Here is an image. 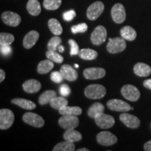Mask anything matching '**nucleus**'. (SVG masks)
Listing matches in <instances>:
<instances>
[{"instance_id":"obj_1","label":"nucleus","mask_w":151,"mask_h":151,"mask_svg":"<svg viewBox=\"0 0 151 151\" xmlns=\"http://www.w3.org/2000/svg\"><path fill=\"white\" fill-rule=\"evenodd\" d=\"M106 90L105 87L99 84H92L87 86L85 89V95L92 99H99L106 95Z\"/></svg>"},{"instance_id":"obj_2","label":"nucleus","mask_w":151,"mask_h":151,"mask_svg":"<svg viewBox=\"0 0 151 151\" xmlns=\"http://www.w3.org/2000/svg\"><path fill=\"white\" fill-rule=\"evenodd\" d=\"M126 46H127V44H126L125 39L122 37L113 38V39L109 38L106 49L109 53L116 54L125 50Z\"/></svg>"},{"instance_id":"obj_3","label":"nucleus","mask_w":151,"mask_h":151,"mask_svg":"<svg viewBox=\"0 0 151 151\" xmlns=\"http://www.w3.org/2000/svg\"><path fill=\"white\" fill-rule=\"evenodd\" d=\"M15 116L13 111L8 109L0 110V129L4 130L10 128L14 122Z\"/></svg>"},{"instance_id":"obj_4","label":"nucleus","mask_w":151,"mask_h":151,"mask_svg":"<svg viewBox=\"0 0 151 151\" xmlns=\"http://www.w3.org/2000/svg\"><path fill=\"white\" fill-rule=\"evenodd\" d=\"M104 10V4L100 1L92 3L87 9V17L90 20H95L101 16Z\"/></svg>"},{"instance_id":"obj_5","label":"nucleus","mask_w":151,"mask_h":151,"mask_svg":"<svg viewBox=\"0 0 151 151\" xmlns=\"http://www.w3.org/2000/svg\"><path fill=\"white\" fill-rule=\"evenodd\" d=\"M58 124L60 127L66 130L75 129L76 127H78L79 120L77 116L65 115L59 119Z\"/></svg>"},{"instance_id":"obj_6","label":"nucleus","mask_w":151,"mask_h":151,"mask_svg":"<svg viewBox=\"0 0 151 151\" xmlns=\"http://www.w3.org/2000/svg\"><path fill=\"white\" fill-rule=\"evenodd\" d=\"M121 94L127 100L137 101L140 98L141 93L137 87L132 85H125L122 88Z\"/></svg>"},{"instance_id":"obj_7","label":"nucleus","mask_w":151,"mask_h":151,"mask_svg":"<svg viewBox=\"0 0 151 151\" xmlns=\"http://www.w3.org/2000/svg\"><path fill=\"white\" fill-rule=\"evenodd\" d=\"M107 37L106 29L102 25L97 26L91 35V41L94 45L99 46L105 42Z\"/></svg>"},{"instance_id":"obj_8","label":"nucleus","mask_w":151,"mask_h":151,"mask_svg":"<svg viewBox=\"0 0 151 151\" xmlns=\"http://www.w3.org/2000/svg\"><path fill=\"white\" fill-rule=\"evenodd\" d=\"M22 120L29 125L40 128L44 125V120L42 117L35 113L28 112L24 113L22 116Z\"/></svg>"},{"instance_id":"obj_9","label":"nucleus","mask_w":151,"mask_h":151,"mask_svg":"<svg viewBox=\"0 0 151 151\" xmlns=\"http://www.w3.org/2000/svg\"><path fill=\"white\" fill-rule=\"evenodd\" d=\"M107 107L111 111H118V112H127L130 110H132L129 104L121 99H110L107 101Z\"/></svg>"},{"instance_id":"obj_10","label":"nucleus","mask_w":151,"mask_h":151,"mask_svg":"<svg viewBox=\"0 0 151 151\" xmlns=\"http://www.w3.org/2000/svg\"><path fill=\"white\" fill-rule=\"evenodd\" d=\"M94 121L98 127L103 129H109L112 127L113 124H115L114 118L110 115L105 114L104 113H100L99 115L96 116V118H94Z\"/></svg>"},{"instance_id":"obj_11","label":"nucleus","mask_w":151,"mask_h":151,"mask_svg":"<svg viewBox=\"0 0 151 151\" xmlns=\"http://www.w3.org/2000/svg\"><path fill=\"white\" fill-rule=\"evenodd\" d=\"M111 17L116 23L121 24L126 19V12L122 4H116L111 9Z\"/></svg>"},{"instance_id":"obj_12","label":"nucleus","mask_w":151,"mask_h":151,"mask_svg":"<svg viewBox=\"0 0 151 151\" xmlns=\"http://www.w3.org/2000/svg\"><path fill=\"white\" fill-rule=\"evenodd\" d=\"M97 141L100 145L104 146H110L118 141V139L110 132H101L97 135Z\"/></svg>"},{"instance_id":"obj_13","label":"nucleus","mask_w":151,"mask_h":151,"mask_svg":"<svg viewBox=\"0 0 151 151\" xmlns=\"http://www.w3.org/2000/svg\"><path fill=\"white\" fill-rule=\"evenodd\" d=\"M1 17L4 23L11 27H17L21 22V17L20 15L12 11H4Z\"/></svg>"},{"instance_id":"obj_14","label":"nucleus","mask_w":151,"mask_h":151,"mask_svg":"<svg viewBox=\"0 0 151 151\" xmlns=\"http://www.w3.org/2000/svg\"><path fill=\"white\" fill-rule=\"evenodd\" d=\"M105 69L100 67L88 68L83 71L84 77L88 80H97V79L102 78L105 76Z\"/></svg>"},{"instance_id":"obj_15","label":"nucleus","mask_w":151,"mask_h":151,"mask_svg":"<svg viewBox=\"0 0 151 151\" xmlns=\"http://www.w3.org/2000/svg\"><path fill=\"white\" fill-rule=\"evenodd\" d=\"M120 120L124 125L132 129H136L140 125V120L137 116L127 113H122L120 116Z\"/></svg>"},{"instance_id":"obj_16","label":"nucleus","mask_w":151,"mask_h":151,"mask_svg":"<svg viewBox=\"0 0 151 151\" xmlns=\"http://www.w3.org/2000/svg\"><path fill=\"white\" fill-rule=\"evenodd\" d=\"M60 72L66 80L73 82L78 78V73L69 65H64L60 69Z\"/></svg>"},{"instance_id":"obj_17","label":"nucleus","mask_w":151,"mask_h":151,"mask_svg":"<svg viewBox=\"0 0 151 151\" xmlns=\"http://www.w3.org/2000/svg\"><path fill=\"white\" fill-rule=\"evenodd\" d=\"M39 38V33L35 30H32L24 36L23 46L26 49H29L35 46Z\"/></svg>"},{"instance_id":"obj_18","label":"nucleus","mask_w":151,"mask_h":151,"mask_svg":"<svg viewBox=\"0 0 151 151\" xmlns=\"http://www.w3.org/2000/svg\"><path fill=\"white\" fill-rule=\"evenodd\" d=\"M24 91L27 93H35L39 92L41 88V84L39 81L35 79H29L26 81L22 85Z\"/></svg>"},{"instance_id":"obj_19","label":"nucleus","mask_w":151,"mask_h":151,"mask_svg":"<svg viewBox=\"0 0 151 151\" xmlns=\"http://www.w3.org/2000/svg\"><path fill=\"white\" fill-rule=\"evenodd\" d=\"M134 72L138 76L146 77L151 73V67L146 64L139 62L134 67Z\"/></svg>"},{"instance_id":"obj_20","label":"nucleus","mask_w":151,"mask_h":151,"mask_svg":"<svg viewBox=\"0 0 151 151\" xmlns=\"http://www.w3.org/2000/svg\"><path fill=\"white\" fill-rule=\"evenodd\" d=\"M11 102L26 110H33L37 107L36 104L33 101L25 99H22V98H16L11 100Z\"/></svg>"},{"instance_id":"obj_21","label":"nucleus","mask_w":151,"mask_h":151,"mask_svg":"<svg viewBox=\"0 0 151 151\" xmlns=\"http://www.w3.org/2000/svg\"><path fill=\"white\" fill-rule=\"evenodd\" d=\"M120 36L125 40L132 41L137 38V32L130 26H124L120 29Z\"/></svg>"},{"instance_id":"obj_22","label":"nucleus","mask_w":151,"mask_h":151,"mask_svg":"<svg viewBox=\"0 0 151 151\" xmlns=\"http://www.w3.org/2000/svg\"><path fill=\"white\" fill-rule=\"evenodd\" d=\"M27 10L33 16H39L41 11V7L38 0H29L27 4Z\"/></svg>"},{"instance_id":"obj_23","label":"nucleus","mask_w":151,"mask_h":151,"mask_svg":"<svg viewBox=\"0 0 151 151\" xmlns=\"http://www.w3.org/2000/svg\"><path fill=\"white\" fill-rule=\"evenodd\" d=\"M53 67V61L47 59L39 62L37 66V71L40 74H45L51 71Z\"/></svg>"},{"instance_id":"obj_24","label":"nucleus","mask_w":151,"mask_h":151,"mask_svg":"<svg viewBox=\"0 0 151 151\" xmlns=\"http://www.w3.org/2000/svg\"><path fill=\"white\" fill-rule=\"evenodd\" d=\"M63 138L65 140L71 141V142H77L82 139V135L78 131L74 129L66 130L63 134Z\"/></svg>"},{"instance_id":"obj_25","label":"nucleus","mask_w":151,"mask_h":151,"mask_svg":"<svg viewBox=\"0 0 151 151\" xmlns=\"http://www.w3.org/2000/svg\"><path fill=\"white\" fill-rule=\"evenodd\" d=\"M48 27L51 32L55 36H59L62 33V27L60 22L55 18H51L48 20Z\"/></svg>"},{"instance_id":"obj_26","label":"nucleus","mask_w":151,"mask_h":151,"mask_svg":"<svg viewBox=\"0 0 151 151\" xmlns=\"http://www.w3.org/2000/svg\"><path fill=\"white\" fill-rule=\"evenodd\" d=\"M78 55L81 59L86 60H93L98 56V53L96 50L90 48L81 49Z\"/></svg>"},{"instance_id":"obj_27","label":"nucleus","mask_w":151,"mask_h":151,"mask_svg":"<svg viewBox=\"0 0 151 151\" xmlns=\"http://www.w3.org/2000/svg\"><path fill=\"white\" fill-rule=\"evenodd\" d=\"M60 115H71V116H79L82 113V109L78 106H64L59 109Z\"/></svg>"},{"instance_id":"obj_28","label":"nucleus","mask_w":151,"mask_h":151,"mask_svg":"<svg viewBox=\"0 0 151 151\" xmlns=\"http://www.w3.org/2000/svg\"><path fill=\"white\" fill-rule=\"evenodd\" d=\"M55 97H57V93L54 90H46L40 95L39 98V103L41 105H46L47 104H50V101Z\"/></svg>"},{"instance_id":"obj_29","label":"nucleus","mask_w":151,"mask_h":151,"mask_svg":"<svg viewBox=\"0 0 151 151\" xmlns=\"http://www.w3.org/2000/svg\"><path fill=\"white\" fill-rule=\"evenodd\" d=\"M104 111V106L101 103H94L90 107L88 111V116L92 118H95L96 116L102 113Z\"/></svg>"},{"instance_id":"obj_30","label":"nucleus","mask_w":151,"mask_h":151,"mask_svg":"<svg viewBox=\"0 0 151 151\" xmlns=\"http://www.w3.org/2000/svg\"><path fill=\"white\" fill-rule=\"evenodd\" d=\"M75 150L74 143L65 140L63 142H60L54 147L53 151H73Z\"/></svg>"},{"instance_id":"obj_31","label":"nucleus","mask_w":151,"mask_h":151,"mask_svg":"<svg viewBox=\"0 0 151 151\" xmlns=\"http://www.w3.org/2000/svg\"><path fill=\"white\" fill-rule=\"evenodd\" d=\"M50 105L54 109H60L68 105V100L65 97H55L50 102Z\"/></svg>"},{"instance_id":"obj_32","label":"nucleus","mask_w":151,"mask_h":151,"mask_svg":"<svg viewBox=\"0 0 151 151\" xmlns=\"http://www.w3.org/2000/svg\"><path fill=\"white\" fill-rule=\"evenodd\" d=\"M61 4L62 0H44L43 6L46 10L54 11L59 9Z\"/></svg>"},{"instance_id":"obj_33","label":"nucleus","mask_w":151,"mask_h":151,"mask_svg":"<svg viewBox=\"0 0 151 151\" xmlns=\"http://www.w3.org/2000/svg\"><path fill=\"white\" fill-rule=\"evenodd\" d=\"M14 40V36L11 34L5 32H1L0 34V45L1 46H10Z\"/></svg>"},{"instance_id":"obj_34","label":"nucleus","mask_w":151,"mask_h":151,"mask_svg":"<svg viewBox=\"0 0 151 151\" xmlns=\"http://www.w3.org/2000/svg\"><path fill=\"white\" fill-rule=\"evenodd\" d=\"M62 42V39L60 37H53L50 39L48 41V45H47V48L48 50H52V51H56L58 48L59 47L60 43Z\"/></svg>"},{"instance_id":"obj_35","label":"nucleus","mask_w":151,"mask_h":151,"mask_svg":"<svg viewBox=\"0 0 151 151\" xmlns=\"http://www.w3.org/2000/svg\"><path fill=\"white\" fill-rule=\"evenodd\" d=\"M46 57L49 60H52L56 63L61 64L64 61V58L61 55H60L55 51H52V50H48L46 52Z\"/></svg>"},{"instance_id":"obj_36","label":"nucleus","mask_w":151,"mask_h":151,"mask_svg":"<svg viewBox=\"0 0 151 151\" xmlns=\"http://www.w3.org/2000/svg\"><path fill=\"white\" fill-rule=\"evenodd\" d=\"M71 32L73 34L83 33L88 30V25L86 23H81L76 25H73L71 28Z\"/></svg>"},{"instance_id":"obj_37","label":"nucleus","mask_w":151,"mask_h":151,"mask_svg":"<svg viewBox=\"0 0 151 151\" xmlns=\"http://www.w3.org/2000/svg\"><path fill=\"white\" fill-rule=\"evenodd\" d=\"M69 43L71 46V51L70 55L71 56L76 55H78L80 50H79V47L78 43L73 40V39H69Z\"/></svg>"},{"instance_id":"obj_38","label":"nucleus","mask_w":151,"mask_h":151,"mask_svg":"<svg viewBox=\"0 0 151 151\" xmlns=\"http://www.w3.org/2000/svg\"><path fill=\"white\" fill-rule=\"evenodd\" d=\"M50 79H51L52 81L56 83H60L63 81L64 77L60 71V72L59 71H53L50 75Z\"/></svg>"},{"instance_id":"obj_39","label":"nucleus","mask_w":151,"mask_h":151,"mask_svg":"<svg viewBox=\"0 0 151 151\" xmlns=\"http://www.w3.org/2000/svg\"><path fill=\"white\" fill-rule=\"evenodd\" d=\"M60 93L62 96L63 97H68L71 93V88L67 84H63L60 86V89H59Z\"/></svg>"},{"instance_id":"obj_40","label":"nucleus","mask_w":151,"mask_h":151,"mask_svg":"<svg viewBox=\"0 0 151 151\" xmlns=\"http://www.w3.org/2000/svg\"><path fill=\"white\" fill-rule=\"evenodd\" d=\"M76 16L75 11L70 10L66 11L63 14V18L65 19L66 21H71L73 18Z\"/></svg>"},{"instance_id":"obj_41","label":"nucleus","mask_w":151,"mask_h":151,"mask_svg":"<svg viewBox=\"0 0 151 151\" xmlns=\"http://www.w3.org/2000/svg\"><path fill=\"white\" fill-rule=\"evenodd\" d=\"M0 50H1V53L4 56L9 55L12 52V49L10 46H1Z\"/></svg>"},{"instance_id":"obj_42","label":"nucleus","mask_w":151,"mask_h":151,"mask_svg":"<svg viewBox=\"0 0 151 151\" xmlns=\"http://www.w3.org/2000/svg\"><path fill=\"white\" fill-rule=\"evenodd\" d=\"M143 86L149 90H151V79H148V80L144 81V82H143Z\"/></svg>"},{"instance_id":"obj_43","label":"nucleus","mask_w":151,"mask_h":151,"mask_svg":"<svg viewBox=\"0 0 151 151\" xmlns=\"http://www.w3.org/2000/svg\"><path fill=\"white\" fill-rule=\"evenodd\" d=\"M144 150L146 151H151V140L148 141L144 144Z\"/></svg>"},{"instance_id":"obj_44","label":"nucleus","mask_w":151,"mask_h":151,"mask_svg":"<svg viewBox=\"0 0 151 151\" xmlns=\"http://www.w3.org/2000/svg\"><path fill=\"white\" fill-rule=\"evenodd\" d=\"M5 72L3 69H0V82H2L5 78Z\"/></svg>"},{"instance_id":"obj_45","label":"nucleus","mask_w":151,"mask_h":151,"mask_svg":"<svg viewBox=\"0 0 151 151\" xmlns=\"http://www.w3.org/2000/svg\"><path fill=\"white\" fill-rule=\"evenodd\" d=\"M58 50H59L60 52H62L64 51V50H65V48L62 46H61V45H60L59 47H58Z\"/></svg>"},{"instance_id":"obj_46","label":"nucleus","mask_w":151,"mask_h":151,"mask_svg":"<svg viewBox=\"0 0 151 151\" xmlns=\"http://www.w3.org/2000/svg\"><path fill=\"white\" fill-rule=\"evenodd\" d=\"M78 151H89L88 148H81V149H78Z\"/></svg>"},{"instance_id":"obj_47","label":"nucleus","mask_w":151,"mask_h":151,"mask_svg":"<svg viewBox=\"0 0 151 151\" xmlns=\"http://www.w3.org/2000/svg\"><path fill=\"white\" fill-rule=\"evenodd\" d=\"M74 67H75L76 68H78L79 66H78V65H77V64H75V65H74Z\"/></svg>"}]
</instances>
